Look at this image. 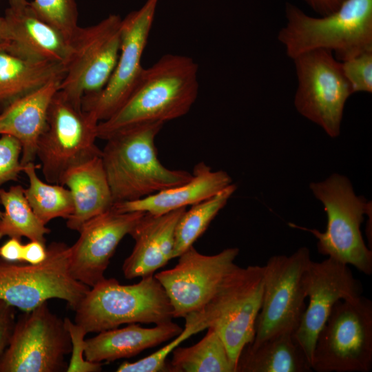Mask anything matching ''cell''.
I'll list each match as a JSON object with an SVG mask.
<instances>
[{
  "label": "cell",
  "mask_w": 372,
  "mask_h": 372,
  "mask_svg": "<svg viewBox=\"0 0 372 372\" xmlns=\"http://www.w3.org/2000/svg\"><path fill=\"white\" fill-rule=\"evenodd\" d=\"M198 66L189 56L167 54L145 68L123 105L97 125V138L106 140L123 128L180 118L190 110L199 89Z\"/></svg>",
  "instance_id": "6da1fadb"
},
{
  "label": "cell",
  "mask_w": 372,
  "mask_h": 372,
  "mask_svg": "<svg viewBox=\"0 0 372 372\" xmlns=\"http://www.w3.org/2000/svg\"><path fill=\"white\" fill-rule=\"evenodd\" d=\"M163 125L127 127L105 140L101 159L114 204L139 200L192 178V174L168 169L159 161L154 141Z\"/></svg>",
  "instance_id": "7a4b0ae2"
},
{
  "label": "cell",
  "mask_w": 372,
  "mask_h": 372,
  "mask_svg": "<svg viewBox=\"0 0 372 372\" xmlns=\"http://www.w3.org/2000/svg\"><path fill=\"white\" fill-rule=\"evenodd\" d=\"M287 24L278 39L294 59L313 50L331 52L340 62L372 50V0H345L334 12L313 17L286 4Z\"/></svg>",
  "instance_id": "3957f363"
},
{
  "label": "cell",
  "mask_w": 372,
  "mask_h": 372,
  "mask_svg": "<svg viewBox=\"0 0 372 372\" xmlns=\"http://www.w3.org/2000/svg\"><path fill=\"white\" fill-rule=\"evenodd\" d=\"M309 188L320 200L327 216L324 232L294 224L290 226L309 231L318 240V252L370 276L372 251L365 244L360 227L364 215L371 218V203L357 196L349 179L333 174L322 181L311 183Z\"/></svg>",
  "instance_id": "277c9868"
},
{
  "label": "cell",
  "mask_w": 372,
  "mask_h": 372,
  "mask_svg": "<svg viewBox=\"0 0 372 372\" xmlns=\"http://www.w3.org/2000/svg\"><path fill=\"white\" fill-rule=\"evenodd\" d=\"M74 311V322L87 333L124 324H158L174 318L169 298L154 275L128 285L105 278L90 287Z\"/></svg>",
  "instance_id": "5b68a950"
},
{
  "label": "cell",
  "mask_w": 372,
  "mask_h": 372,
  "mask_svg": "<svg viewBox=\"0 0 372 372\" xmlns=\"http://www.w3.org/2000/svg\"><path fill=\"white\" fill-rule=\"evenodd\" d=\"M311 366L316 372L372 369V302L362 295L341 300L319 332Z\"/></svg>",
  "instance_id": "8992f818"
},
{
  "label": "cell",
  "mask_w": 372,
  "mask_h": 372,
  "mask_svg": "<svg viewBox=\"0 0 372 372\" xmlns=\"http://www.w3.org/2000/svg\"><path fill=\"white\" fill-rule=\"evenodd\" d=\"M70 247L52 242L45 260L38 265L0 258V300L21 310H32L49 299L65 300L75 310L90 287L76 280L69 269Z\"/></svg>",
  "instance_id": "52a82bcc"
},
{
  "label": "cell",
  "mask_w": 372,
  "mask_h": 372,
  "mask_svg": "<svg viewBox=\"0 0 372 372\" xmlns=\"http://www.w3.org/2000/svg\"><path fill=\"white\" fill-rule=\"evenodd\" d=\"M264 267L235 265L200 311L206 327L214 329L237 364L243 348L254 338L263 296Z\"/></svg>",
  "instance_id": "ba28073f"
},
{
  "label": "cell",
  "mask_w": 372,
  "mask_h": 372,
  "mask_svg": "<svg viewBox=\"0 0 372 372\" xmlns=\"http://www.w3.org/2000/svg\"><path fill=\"white\" fill-rule=\"evenodd\" d=\"M98 123L94 116L83 111L61 91L56 92L37 152L48 183L60 184L68 169L101 156L102 150L95 143Z\"/></svg>",
  "instance_id": "9c48e42d"
},
{
  "label": "cell",
  "mask_w": 372,
  "mask_h": 372,
  "mask_svg": "<svg viewBox=\"0 0 372 372\" xmlns=\"http://www.w3.org/2000/svg\"><path fill=\"white\" fill-rule=\"evenodd\" d=\"M311 260L309 249L306 247L290 256L276 255L268 259L263 266L262 306L254 338L249 344L296 332L306 309L304 274Z\"/></svg>",
  "instance_id": "30bf717a"
},
{
  "label": "cell",
  "mask_w": 372,
  "mask_h": 372,
  "mask_svg": "<svg viewBox=\"0 0 372 372\" xmlns=\"http://www.w3.org/2000/svg\"><path fill=\"white\" fill-rule=\"evenodd\" d=\"M16 320L8 347L0 355V372L67 371L72 343L64 320L45 302Z\"/></svg>",
  "instance_id": "8fae6325"
},
{
  "label": "cell",
  "mask_w": 372,
  "mask_h": 372,
  "mask_svg": "<svg viewBox=\"0 0 372 372\" xmlns=\"http://www.w3.org/2000/svg\"><path fill=\"white\" fill-rule=\"evenodd\" d=\"M298 86L294 99L297 111L338 137L345 103L353 94L341 63L326 50H313L293 59Z\"/></svg>",
  "instance_id": "7c38bea8"
},
{
  "label": "cell",
  "mask_w": 372,
  "mask_h": 372,
  "mask_svg": "<svg viewBox=\"0 0 372 372\" xmlns=\"http://www.w3.org/2000/svg\"><path fill=\"white\" fill-rule=\"evenodd\" d=\"M121 22L120 16L110 14L96 24L79 27L70 41L59 90L77 105L82 107L84 96L99 93L110 79L120 53Z\"/></svg>",
  "instance_id": "4fadbf2b"
},
{
  "label": "cell",
  "mask_w": 372,
  "mask_h": 372,
  "mask_svg": "<svg viewBox=\"0 0 372 372\" xmlns=\"http://www.w3.org/2000/svg\"><path fill=\"white\" fill-rule=\"evenodd\" d=\"M158 0H147L122 19L118 59L106 86L98 94L84 96L82 109L99 122L107 120L126 101L144 70L141 59Z\"/></svg>",
  "instance_id": "5bb4252c"
},
{
  "label": "cell",
  "mask_w": 372,
  "mask_h": 372,
  "mask_svg": "<svg viewBox=\"0 0 372 372\" xmlns=\"http://www.w3.org/2000/svg\"><path fill=\"white\" fill-rule=\"evenodd\" d=\"M238 254V248L229 247L204 255L192 246L178 257L174 267L157 273L154 276L169 298L174 318L202 310L236 265Z\"/></svg>",
  "instance_id": "9a60e30c"
},
{
  "label": "cell",
  "mask_w": 372,
  "mask_h": 372,
  "mask_svg": "<svg viewBox=\"0 0 372 372\" xmlns=\"http://www.w3.org/2000/svg\"><path fill=\"white\" fill-rule=\"evenodd\" d=\"M304 286L309 304L294 336L311 362L317 336L336 302L362 295L363 289L349 265L329 257L311 260Z\"/></svg>",
  "instance_id": "2e32d148"
},
{
  "label": "cell",
  "mask_w": 372,
  "mask_h": 372,
  "mask_svg": "<svg viewBox=\"0 0 372 372\" xmlns=\"http://www.w3.org/2000/svg\"><path fill=\"white\" fill-rule=\"evenodd\" d=\"M144 214L119 212L112 207L87 221L70 247L69 269L73 278L90 287L104 279L118 245Z\"/></svg>",
  "instance_id": "e0dca14e"
},
{
  "label": "cell",
  "mask_w": 372,
  "mask_h": 372,
  "mask_svg": "<svg viewBox=\"0 0 372 372\" xmlns=\"http://www.w3.org/2000/svg\"><path fill=\"white\" fill-rule=\"evenodd\" d=\"M5 16L9 52L27 59L66 64L70 43L54 28L41 20L27 0H8Z\"/></svg>",
  "instance_id": "ac0fdd59"
},
{
  "label": "cell",
  "mask_w": 372,
  "mask_h": 372,
  "mask_svg": "<svg viewBox=\"0 0 372 372\" xmlns=\"http://www.w3.org/2000/svg\"><path fill=\"white\" fill-rule=\"evenodd\" d=\"M185 210L180 208L161 215L145 213L130 233L135 243L123 264L125 278L153 275L173 259L176 226Z\"/></svg>",
  "instance_id": "d6986e66"
},
{
  "label": "cell",
  "mask_w": 372,
  "mask_h": 372,
  "mask_svg": "<svg viewBox=\"0 0 372 372\" xmlns=\"http://www.w3.org/2000/svg\"><path fill=\"white\" fill-rule=\"evenodd\" d=\"M63 78L51 80L0 112V135L12 136L20 143L22 165L37 157L38 143L47 125L49 106Z\"/></svg>",
  "instance_id": "ffe728a7"
},
{
  "label": "cell",
  "mask_w": 372,
  "mask_h": 372,
  "mask_svg": "<svg viewBox=\"0 0 372 372\" xmlns=\"http://www.w3.org/2000/svg\"><path fill=\"white\" fill-rule=\"evenodd\" d=\"M231 183L232 179L226 172L212 171L200 162L194 166L192 178L188 182L139 200L114 203L112 207L119 212L161 215L207 199Z\"/></svg>",
  "instance_id": "44dd1931"
},
{
  "label": "cell",
  "mask_w": 372,
  "mask_h": 372,
  "mask_svg": "<svg viewBox=\"0 0 372 372\" xmlns=\"http://www.w3.org/2000/svg\"><path fill=\"white\" fill-rule=\"evenodd\" d=\"M183 329L171 320L152 328L132 323L123 328L103 331L85 340V358L98 363L131 358L175 338Z\"/></svg>",
  "instance_id": "7402d4cb"
},
{
  "label": "cell",
  "mask_w": 372,
  "mask_h": 372,
  "mask_svg": "<svg viewBox=\"0 0 372 372\" xmlns=\"http://www.w3.org/2000/svg\"><path fill=\"white\" fill-rule=\"evenodd\" d=\"M60 184L66 185L72 194L74 211L66 222L72 230L79 231L87 221L113 206L101 156L72 167L65 172Z\"/></svg>",
  "instance_id": "603a6c76"
},
{
  "label": "cell",
  "mask_w": 372,
  "mask_h": 372,
  "mask_svg": "<svg viewBox=\"0 0 372 372\" xmlns=\"http://www.w3.org/2000/svg\"><path fill=\"white\" fill-rule=\"evenodd\" d=\"M310 360L294 333L280 334L240 352L236 372H311Z\"/></svg>",
  "instance_id": "cb8c5ba5"
},
{
  "label": "cell",
  "mask_w": 372,
  "mask_h": 372,
  "mask_svg": "<svg viewBox=\"0 0 372 372\" xmlns=\"http://www.w3.org/2000/svg\"><path fill=\"white\" fill-rule=\"evenodd\" d=\"M65 71L63 63L23 59L0 48V112Z\"/></svg>",
  "instance_id": "d4e9b609"
},
{
  "label": "cell",
  "mask_w": 372,
  "mask_h": 372,
  "mask_svg": "<svg viewBox=\"0 0 372 372\" xmlns=\"http://www.w3.org/2000/svg\"><path fill=\"white\" fill-rule=\"evenodd\" d=\"M205 336L196 344L177 347L167 368L174 372H236V364L218 333L207 328Z\"/></svg>",
  "instance_id": "484cf974"
},
{
  "label": "cell",
  "mask_w": 372,
  "mask_h": 372,
  "mask_svg": "<svg viewBox=\"0 0 372 372\" xmlns=\"http://www.w3.org/2000/svg\"><path fill=\"white\" fill-rule=\"evenodd\" d=\"M0 204L4 209L0 219V240L5 236L25 237L45 244V236L50 229L34 213L21 185L8 190L0 187Z\"/></svg>",
  "instance_id": "4316f807"
},
{
  "label": "cell",
  "mask_w": 372,
  "mask_h": 372,
  "mask_svg": "<svg viewBox=\"0 0 372 372\" xmlns=\"http://www.w3.org/2000/svg\"><path fill=\"white\" fill-rule=\"evenodd\" d=\"M36 165L30 162L22 172L28 178L25 196L35 215L45 225L56 218L68 219L73 213L74 203L70 191L61 184L45 183L37 174Z\"/></svg>",
  "instance_id": "83f0119b"
},
{
  "label": "cell",
  "mask_w": 372,
  "mask_h": 372,
  "mask_svg": "<svg viewBox=\"0 0 372 372\" xmlns=\"http://www.w3.org/2000/svg\"><path fill=\"white\" fill-rule=\"evenodd\" d=\"M237 187L231 184L218 193L192 205L180 217L175 229L173 258L193 246L226 205Z\"/></svg>",
  "instance_id": "f1b7e54d"
},
{
  "label": "cell",
  "mask_w": 372,
  "mask_h": 372,
  "mask_svg": "<svg viewBox=\"0 0 372 372\" xmlns=\"http://www.w3.org/2000/svg\"><path fill=\"white\" fill-rule=\"evenodd\" d=\"M185 328L181 333L163 348L134 362H124L116 369L117 372H159L167 369L166 359L170 353L183 341L198 333L206 327L200 311L190 313L184 318Z\"/></svg>",
  "instance_id": "f546056e"
},
{
  "label": "cell",
  "mask_w": 372,
  "mask_h": 372,
  "mask_svg": "<svg viewBox=\"0 0 372 372\" xmlns=\"http://www.w3.org/2000/svg\"><path fill=\"white\" fill-rule=\"evenodd\" d=\"M30 5L41 20L70 42L79 28L76 0H33Z\"/></svg>",
  "instance_id": "4dcf8cb0"
},
{
  "label": "cell",
  "mask_w": 372,
  "mask_h": 372,
  "mask_svg": "<svg viewBox=\"0 0 372 372\" xmlns=\"http://www.w3.org/2000/svg\"><path fill=\"white\" fill-rule=\"evenodd\" d=\"M340 63L353 93L372 92V50Z\"/></svg>",
  "instance_id": "1f68e13d"
},
{
  "label": "cell",
  "mask_w": 372,
  "mask_h": 372,
  "mask_svg": "<svg viewBox=\"0 0 372 372\" xmlns=\"http://www.w3.org/2000/svg\"><path fill=\"white\" fill-rule=\"evenodd\" d=\"M70 335L72 350L68 372H99L102 370L101 363L88 361L85 358L86 330L70 318L63 319Z\"/></svg>",
  "instance_id": "d6a6232c"
},
{
  "label": "cell",
  "mask_w": 372,
  "mask_h": 372,
  "mask_svg": "<svg viewBox=\"0 0 372 372\" xmlns=\"http://www.w3.org/2000/svg\"><path fill=\"white\" fill-rule=\"evenodd\" d=\"M0 186L9 181H16L23 171L21 163V146L13 136L0 135ZM0 209V219L2 215Z\"/></svg>",
  "instance_id": "836d02e7"
},
{
  "label": "cell",
  "mask_w": 372,
  "mask_h": 372,
  "mask_svg": "<svg viewBox=\"0 0 372 372\" xmlns=\"http://www.w3.org/2000/svg\"><path fill=\"white\" fill-rule=\"evenodd\" d=\"M16 308L0 300V355L8 347L16 322Z\"/></svg>",
  "instance_id": "e575fe53"
},
{
  "label": "cell",
  "mask_w": 372,
  "mask_h": 372,
  "mask_svg": "<svg viewBox=\"0 0 372 372\" xmlns=\"http://www.w3.org/2000/svg\"><path fill=\"white\" fill-rule=\"evenodd\" d=\"M48 256L45 244L37 241L30 240L23 245V262L31 265H38L43 262Z\"/></svg>",
  "instance_id": "d590c367"
},
{
  "label": "cell",
  "mask_w": 372,
  "mask_h": 372,
  "mask_svg": "<svg viewBox=\"0 0 372 372\" xmlns=\"http://www.w3.org/2000/svg\"><path fill=\"white\" fill-rule=\"evenodd\" d=\"M23 245L21 239L12 237L0 246V258L12 262H23Z\"/></svg>",
  "instance_id": "8d00e7d4"
},
{
  "label": "cell",
  "mask_w": 372,
  "mask_h": 372,
  "mask_svg": "<svg viewBox=\"0 0 372 372\" xmlns=\"http://www.w3.org/2000/svg\"><path fill=\"white\" fill-rule=\"evenodd\" d=\"M345 0H304V1L321 16L335 11Z\"/></svg>",
  "instance_id": "74e56055"
},
{
  "label": "cell",
  "mask_w": 372,
  "mask_h": 372,
  "mask_svg": "<svg viewBox=\"0 0 372 372\" xmlns=\"http://www.w3.org/2000/svg\"><path fill=\"white\" fill-rule=\"evenodd\" d=\"M8 43V32L6 21L3 17L0 16V48H5Z\"/></svg>",
  "instance_id": "f35d334b"
}]
</instances>
